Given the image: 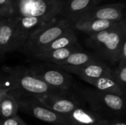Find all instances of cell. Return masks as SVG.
Instances as JSON below:
<instances>
[{
    "instance_id": "cell-1",
    "label": "cell",
    "mask_w": 126,
    "mask_h": 125,
    "mask_svg": "<svg viewBox=\"0 0 126 125\" xmlns=\"http://www.w3.org/2000/svg\"><path fill=\"white\" fill-rule=\"evenodd\" d=\"M126 41V21L124 17L115 26L101 32L89 35L86 44L94 49L101 59L111 65L118 63L119 54L123 43Z\"/></svg>"
},
{
    "instance_id": "cell-2",
    "label": "cell",
    "mask_w": 126,
    "mask_h": 125,
    "mask_svg": "<svg viewBox=\"0 0 126 125\" xmlns=\"http://www.w3.org/2000/svg\"><path fill=\"white\" fill-rule=\"evenodd\" d=\"M4 71L12 83L11 91L19 94L38 97L44 95L66 96L67 93L58 91L32 75L27 67H5Z\"/></svg>"
},
{
    "instance_id": "cell-3",
    "label": "cell",
    "mask_w": 126,
    "mask_h": 125,
    "mask_svg": "<svg viewBox=\"0 0 126 125\" xmlns=\"http://www.w3.org/2000/svg\"><path fill=\"white\" fill-rule=\"evenodd\" d=\"M71 28V25L63 19L49 21L30 33L21 51L32 55Z\"/></svg>"
},
{
    "instance_id": "cell-4",
    "label": "cell",
    "mask_w": 126,
    "mask_h": 125,
    "mask_svg": "<svg viewBox=\"0 0 126 125\" xmlns=\"http://www.w3.org/2000/svg\"><path fill=\"white\" fill-rule=\"evenodd\" d=\"M83 97L92 111L111 116H122L125 113V97L103 92L97 89L86 88L83 91ZM101 115V114H100Z\"/></svg>"
},
{
    "instance_id": "cell-5",
    "label": "cell",
    "mask_w": 126,
    "mask_h": 125,
    "mask_svg": "<svg viewBox=\"0 0 126 125\" xmlns=\"http://www.w3.org/2000/svg\"><path fill=\"white\" fill-rule=\"evenodd\" d=\"M30 73L58 91L68 93L73 85L72 77L58 66L50 63H35L27 67Z\"/></svg>"
},
{
    "instance_id": "cell-6",
    "label": "cell",
    "mask_w": 126,
    "mask_h": 125,
    "mask_svg": "<svg viewBox=\"0 0 126 125\" xmlns=\"http://www.w3.org/2000/svg\"><path fill=\"white\" fill-rule=\"evenodd\" d=\"M10 92L16 99L19 109L42 122L52 125H65V117L44 107L35 97L19 94L10 88Z\"/></svg>"
},
{
    "instance_id": "cell-7",
    "label": "cell",
    "mask_w": 126,
    "mask_h": 125,
    "mask_svg": "<svg viewBox=\"0 0 126 125\" xmlns=\"http://www.w3.org/2000/svg\"><path fill=\"white\" fill-rule=\"evenodd\" d=\"M26 41L17 28L13 17L5 18L0 24V51L4 54L21 51Z\"/></svg>"
},
{
    "instance_id": "cell-8",
    "label": "cell",
    "mask_w": 126,
    "mask_h": 125,
    "mask_svg": "<svg viewBox=\"0 0 126 125\" xmlns=\"http://www.w3.org/2000/svg\"><path fill=\"white\" fill-rule=\"evenodd\" d=\"M67 73L78 75L83 80L86 79H94L100 77H111L112 69L102 60L80 66H72L66 65L58 66Z\"/></svg>"
},
{
    "instance_id": "cell-9",
    "label": "cell",
    "mask_w": 126,
    "mask_h": 125,
    "mask_svg": "<svg viewBox=\"0 0 126 125\" xmlns=\"http://www.w3.org/2000/svg\"><path fill=\"white\" fill-rule=\"evenodd\" d=\"M96 6L92 0H66L58 15L71 26L84 18L86 14Z\"/></svg>"
},
{
    "instance_id": "cell-10",
    "label": "cell",
    "mask_w": 126,
    "mask_h": 125,
    "mask_svg": "<svg viewBox=\"0 0 126 125\" xmlns=\"http://www.w3.org/2000/svg\"><path fill=\"white\" fill-rule=\"evenodd\" d=\"M40 103L50 111L63 116H66L76 108L80 104L66 96L44 95L35 98Z\"/></svg>"
},
{
    "instance_id": "cell-11",
    "label": "cell",
    "mask_w": 126,
    "mask_h": 125,
    "mask_svg": "<svg viewBox=\"0 0 126 125\" xmlns=\"http://www.w3.org/2000/svg\"><path fill=\"white\" fill-rule=\"evenodd\" d=\"M109 120L80 106L65 117V125H107Z\"/></svg>"
},
{
    "instance_id": "cell-12",
    "label": "cell",
    "mask_w": 126,
    "mask_h": 125,
    "mask_svg": "<svg viewBox=\"0 0 126 125\" xmlns=\"http://www.w3.org/2000/svg\"><path fill=\"white\" fill-rule=\"evenodd\" d=\"M125 5L121 3L104 6H94L84 17L83 20L101 19L119 22L125 16ZM82 21V20H81Z\"/></svg>"
},
{
    "instance_id": "cell-13",
    "label": "cell",
    "mask_w": 126,
    "mask_h": 125,
    "mask_svg": "<svg viewBox=\"0 0 126 125\" xmlns=\"http://www.w3.org/2000/svg\"><path fill=\"white\" fill-rule=\"evenodd\" d=\"M64 2L55 0H37L34 10L29 15L42 17L51 21L58 16Z\"/></svg>"
},
{
    "instance_id": "cell-14",
    "label": "cell",
    "mask_w": 126,
    "mask_h": 125,
    "mask_svg": "<svg viewBox=\"0 0 126 125\" xmlns=\"http://www.w3.org/2000/svg\"><path fill=\"white\" fill-rule=\"evenodd\" d=\"M80 51H83V48L80 46V45L78 42L75 44H73L68 47L58 49L51 50V51L40 52L33 54L32 56L38 60H43V61L56 65L58 63L63 61V60L66 59L72 54L77 52H80Z\"/></svg>"
},
{
    "instance_id": "cell-15",
    "label": "cell",
    "mask_w": 126,
    "mask_h": 125,
    "mask_svg": "<svg viewBox=\"0 0 126 125\" xmlns=\"http://www.w3.org/2000/svg\"><path fill=\"white\" fill-rule=\"evenodd\" d=\"M119 22L101 19H88L78 21L73 24L71 27L74 30H78L89 35H92L109 29L117 24Z\"/></svg>"
},
{
    "instance_id": "cell-16",
    "label": "cell",
    "mask_w": 126,
    "mask_h": 125,
    "mask_svg": "<svg viewBox=\"0 0 126 125\" xmlns=\"http://www.w3.org/2000/svg\"><path fill=\"white\" fill-rule=\"evenodd\" d=\"M13 17L17 28L20 32L27 38V40L30 33H32L39 27L49 22L47 19L42 17L18 15H13Z\"/></svg>"
},
{
    "instance_id": "cell-17",
    "label": "cell",
    "mask_w": 126,
    "mask_h": 125,
    "mask_svg": "<svg viewBox=\"0 0 126 125\" xmlns=\"http://www.w3.org/2000/svg\"><path fill=\"white\" fill-rule=\"evenodd\" d=\"M84 81L93 85L97 90L125 97L126 91L111 77H100L94 79H86Z\"/></svg>"
},
{
    "instance_id": "cell-18",
    "label": "cell",
    "mask_w": 126,
    "mask_h": 125,
    "mask_svg": "<svg viewBox=\"0 0 126 125\" xmlns=\"http://www.w3.org/2000/svg\"><path fill=\"white\" fill-rule=\"evenodd\" d=\"M101 60V59L95 54L87 52H77L72 54L66 59L56 64L57 66L66 65L72 66H80L88 63Z\"/></svg>"
},
{
    "instance_id": "cell-19",
    "label": "cell",
    "mask_w": 126,
    "mask_h": 125,
    "mask_svg": "<svg viewBox=\"0 0 126 125\" xmlns=\"http://www.w3.org/2000/svg\"><path fill=\"white\" fill-rule=\"evenodd\" d=\"M78 38L75 32V30L71 28L66 32H64L63 35L52 41L51 43H49L48 45L42 48L39 52H45V51H51L55 50L58 49L65 48L70 46L73 44H75L78 43Z\"/></svg>"
},
{
    "instance_id": "cell-20",
    "label": "cell",
    "mask_w": 126,
    "mask_h": 125,
    "mask_svg": "<svg viewBox=\"0 0 126 125\" xmlns=\"http://www.w3.org/2000/svg\"><path fill=\"white\" fill-rule=\"evenodd\" d=\"M19 109L18 102L15 97L10 92L0 102V117L7 119L17 115Z\"/></svg>"
},
{
    "instance_id": "cell-21",
    "label": "cell",
    "mask_w": 126,
    "mask_h": 125,
    "mask_svg": "<svg viewBox=\"0 0 126 125\" xmlns=\"http://www.w3.org/2000/svg\"><path fill=\"white\" fill-rule=\"evenodd\" d=\"M111 77L126 91V63H118L117 66L112 69Z\"/></svg>"
},
{
    "instance_id": "cell-22",
    "label": "cell",
    "mask_w": 126,
    "mask_h": 125,
    "mask_svg": "<svg viewBox=\"0 0 126 125\" xmlns=\"http://www.w3.org/2000/svg\"><path fill=\"white\" fill-rule=\"evenodd\" d=\"M16 14V6L10 0H0V17L7 18Z\"/></svg>"
},
{
    "instance_id": "cell-23",
    "label": "cell",
    "mask_w": 126,
    "mask_h": 125,
    "mask_svg": "<svg viewBox=\"0 0 126 125\" xmlns=\"http://www.w3.org/2000/svg\"><path fill=\"white\" fill-rule=\"evenodd\" d=\"M0 125H27L18 115L7 118L0 119Z\"/></svg>"
},
{
    "instance_id": "cell-24",
    "label": "cell",
    "mask_w": 126,
    "mask_h": 125,
    "mask_svg": "<svg viewBox=\"0 0 126 125\" xmlns=\"http://www.w3.org/2000/svg\"><path fill=\"white\" fill-rule=\"evenodd\" d=\"M107 125H126V123L123 121L115 119V120H109V124Z\"/></svg>"
},
{
    "instance_id": "cell-25",
    "label": "cell",
    "mask_w": 126,
    "mask_h": 125,
    "mask_svg": "<svg viewBox=\"0 0 126 125\" xmlns=\"http://www.w3.org/2000/svg\"><path fill=\"white\" fill-rule=\"evenodd\" d=\"M10 88H6L5 85H4V80L3 79L0 77V94L7 90H9Z\"/></svg>"
},
{
    "instance_id": "cell-26",
    "label": "cell",
    "mask_w": 126,
    "mask_h": 125,
    "mask_svg": "<svg viewBox=\"0 0 126 125\" xmlns=\"http://www.w3.org/2000/svg\"><path fill=\"white\" fill-rule=\"evenodd\" d=\"M9 91H10V89L9 90H7V91H4V92H3V93H1V94H0V102H1V100L8 94V93H9Z\"/></svg>"
},
{
    "instance_id": "cell-27",
    "label": "cell",
    "mask_w": 126,
    "mask_h": 125,
    "mask_svg": "<svg viewBox=\"0 0 126 125\" xmlns=\"http://www.w3.org/2000/svg\"><path fill=\"white\" fill-rule=\"evenodd\" d=\"M6 54H4V52H2L1 51H0V60H3V59L4 58Z\"/></svg>"
},
{
    "instance_id": "cell-28",
    "label": "cell",
    "mask_w": 126,
    "mask_h": 125,
    "mask_svg": "<svg viewBox=\"0 0 126 125\" xmlns=\"http://www.w3.org/2000/svg\"><path fill=\"white\" fill-rule=\"evenodd\" d=\"M10 1L16 5V3H17V2H19V3H20V2H21V1H23V0H10ZM16 8H17V7H16Z\"/></svg>"
},
{
    "instance_id": "cell-29",
    "label": "cell",
    "mask_w": 126,
    "mask_h": 125,
    "mask_svg": "<svg viewBox=\"0 0 126 125\" xmlns=\"http://www.w3.org/2000/svg\"><path fill=\"white\" fill-rule=\"evenodd\" d=\"M92 2H93V3H94V4L95 5H96L97 2V1H99L100 0H92Z\"/></svg>"
},
{
    "instance_id": "cell-30",
    "label": "cell",
    "mask_w": 126,
    "mask_h": 125,
    "mask_svg": "<svg viewBox=\"0 0 126 125\" xmlns=\"http://www.w3.org/2000/svg\"><path fill=\"white\" fill-rule=\"evenodd\" d=\"M5 18H2V17H0V24H1V23L3 21V20Z\"/></svg>"
},
{
    "instance_id": "cell-31",
    "label": "cell",
    "mask_w": 126,
    "mask_h": 125,
    "mask_svg": "<svg viewBox=\"0 0 126 125\" xmlns=\"http://www.w3.org/2000/svg\"><path fill=\"white\" fill-rule=\"evenodd\" d=\"M55 1H65L66 0H55Z\"/></svg>"
}]
</instances>
